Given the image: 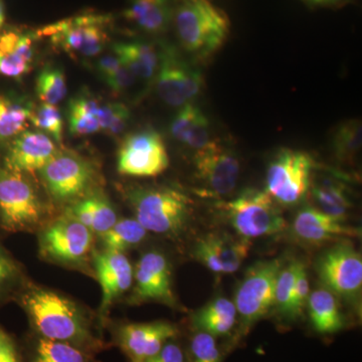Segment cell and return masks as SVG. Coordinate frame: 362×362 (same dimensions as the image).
Here are the masks:
<instances>
[{"instance_id":"obj_1","label":"cell","mask_w":362,"mask_h":362,"mask_svg":"<svg viewBox=\"0 0 362 362\" xmlns=\"http://www.w3.org/2000/svg\"><path fill=\"white\" fill-rule=\"evenodd\" d=\"M28 316L40 337L70 343L85 351H99L104 343L77 305L58 293L32 289L23 297Z\"/></svg>"},{"instance_id":"obj_2","label":"cell","mask_w":362,"mask_h":362,"mask_svg":"<svg viewBox=\"0 0 362 362\" xmlns=\"http://www.w3.org/2000/svg\"><path fill=\"white\" fill-rule=\"evenodd\" d=\"M173 25L181 47L199 61H206L228 42L232 23L211 0H175Z\"/></svg>"},{"instance_id":"obj_3","label":"cell","mask_w":362,"mask_h":362,"mask_svg":"<svg viewBox=\"0 0 362 362\" xmlns=\"http://www.w3.org/2000/svg\"><path fill=\"white\" fill-rule=\"evenodd\" d=\"M136 218L147 232L175 237L192 218V202L173 187H140L129 194Z\"/></svg>"},{"instance_id":"obj_4","label":"cell","mask_w":362,"mask_h":362,"mask_svg":"<svg viewBox=\"0 0 362 362\" xmlns=\"http://www.w3.org/2000/svg\"><path fill=\"white\" fill-rule=\"evenodd\" d=\"M218 209L245 239L269 237L286 228L282 211L266 190L247 188L232 201L220 202Z\"/></svg>"},{"instance_id":"obj_5","label":"cell","mask_w":362,"mask_h":362,"mask_svg":"<svg viewBox=\"0 0 362 362\" xmlns=\"http://www.w3.org/2000/svg\"><path fill=\"white\" fill-rule=\"evenodd\" d=\"M109 21L108 16L103 14H82L45 26L37 35L71 56L92 58L106 47Z\"/></svg>"},{"instance_id":"obj_6","label":"cell","mask_w":362,"mask_h":362,"mask_svg":"<svg viewBox=\"0 0 362 362\" xmlns=\"http://www.w3.org/2000/svg\"><path fill=\"white\" fill-rule=\"evenodd\" d=\"M314 168V160L307 152L280 150L267 169V194L277 204L294 206L308 194Z\"/></svg>"},{"instance_id":"obj_7","label":"cell","mask_w":362,"mask_h":362,"mask_svg":"<svg viewBox=\"0 0 362 362\" xmlns=\"http://www.w3.org/2000/svg\"><path fill=\"white\" fill-rule=\"evenodd\" d=\"M195 192L207 199H223L232 194L240 175V162L235 152L211 141L194 156Z\"/></svg>"},{"instance_id":"obj_8","label":"cell","mask_w":362,"mask_h":362,"mask_svg":"<svg viewBox=\"0 0 362 362\" xmlns=\"http://www.w3.org/2000/svg\"><path fill=\"white\" fill-rule=\"evenodd\" d=\"M282 267V262L279 259L259 262L249 269L240 283L233 304L244 330L265 317L273 308L276 281Z\"/></svg>"},{"instance_id":"obj_9","label":"cell","mask_w":362,"mask_h":362,"mask_svg":"<svg viewBox=\"0 0 362 362\" xmlns=\"http://www.w3.org/2000/svg\"><path fill=\"white\" fill-rule=\"evenodd\" d=\"M158 51L157 93L164 103L180 108L190 103L202 92L204 77L201 71L181 58L180 52L173 45L162 42Z\"/></svg>"},{"instance_id":"obj_10","label":"cell","mask_w":362,"mask_h":362,"mask_svg":"<svg viewBox=\"0 0 362 362\" xmlns=\"http://www.w3.org/2000/svg\"><path fill=\"white\" fill-rule=\"evenodd\" d=\"M42 202L21 173L0 170V221L11 232L37 225L42 216Z\"/></svg>"},{"instance_id":"obj_11","label":"cell","mask_w":362,"mask_h":362,"mask_svg":"<svg viewBox=\"0 0 362 362\" xmlns=\"http://www.w3.org/2000/svg\"><path fill=\"white\" fill-rule=\"evenodd\" d=\"M40 173L49 194L62 202L84 197L95 178L90 162L69 151L57 152Z\"/></svg>"},{"instance_id":"obj_12","label":"cell","mask_w":362,"mask_h":362,"mask_svg":"<svg viewBox=\"0 0 362 362\" xmlns=\"http://www.w3.org/2000/svg\"><path fill=\"white\" fill-rule=\"evenodd\" d=\"M168 165L165 143L156 131L144 129L132 133L123 140L119 148L117 168L121 175L156 177Z\"/></svg>"},{"instance_id":"obj_13","label":"cell","mask_w":362,"mask_h":362,"mask_svg":"<svg viewBox=\"0 0 362 362\" xmlns=\"http://www.w3.org/2000/svg\"><path fill=\"white\" fill-rule=\"evenodd\" d=\"M317 274L321 282L337 296H358L362 287L361 252L349 242L335 245L317 262Z\"/></svg>"},{"instance_id":"obj_14","label":"cell","mask_w":362,"mask_h":362,"mask_svg":"<svg viewBox=\"0 0 362 362\" xmlns=\"http://www.w3.org/2000/svg\"><path fill=\"white\" fill-rule=\"evenodd\" d=\"M40 245V251L47 258L66 265H76L89 255L93 233L68 214L45 228Z\"/></svg>"},{"instance_id":"obj_15","label":"cell","mask_w":362,"mask_h":362,"mask_svg":"<svg viewBox=\"0 0 362 362\" xmlns=\"http://www.w3.org/2000/svg\"><path fill=\"white\" fill-rule=\"evenodd\" d=\"M251 240L226 232L206 233L197 240L194 258L213 273L233 274L239 270L251 250Z\"/></svg>"},{"instance_id":"obj_16","label":"cell","mask_w":362,"mask_h":362,"mask_svg":"<svg viewBox=\"0 0 362 362\" xmlns=\"http://www.w3.org/2000/svg\"><path fill=\"white\" fill-rule=\"evenodd\" d=\"M135 286L131 301L134 304L146 302L176 306V299L171 285V270L168 259L159 252L143 255L134 272Z\"/></svg>"},{"instance_id":"obj_17","label":"cell","mask_w":362,"mask_h":362,"mask_svg":"<svg viewBox=\"0 0 362 362\" xmlns=\"http://www.w3.org/2000/svg\"><path fill=\"white\" fill-rule=\"evenodd\" d=\"M177 334V327L168 321L129 323L117 332V343L130 362H146Z\"/></svg>"},{"instance_id":"obj_18","label":"cell","mask_w":362,"mask_h":362,"mask_svg":"<svg viewBox=\"0 0 362 362\" xmlns=\"http://www.w3.org/2000/svg\"><path fill=\"white\" fill-rule=\"evenodd\" d=\"M295 235L309 245H321L339 239L361 237V230L345 223V221L323 213L314 206H306L296 214L293 223Z\"/></svg>"},{"instance_id":"obj_19","label":"cell","mask_w":362,"mask_h":362,"mask_svg":"<svg viewBox=\"0 0 362 362\" xmlns=\"http://www.w3.org/2000/svg\"><path fill=\"white\" fill-rule=\"evenodd\" d=\"M94 268L101 286V313L105 315L117 298L130 289L134 272L124 252L110 251L94 255Z\"/></svg>"},{"instance_id":"obj_20","label":"cell","mask_w":362,"mask_h":362,"mask_svg":"<svg viewBox=\"0 0 362 362\" xmlns=\"http://www.w3.org/2000/svg\"><path fill=\"white\" fill-rule=\"evenodd\" d=\"M58 152L54 140L42 131H23L14 137L6 166L14 173H33L44 168Z\"/></svg>"},{"instance_id":"obj_21","label":"cell","mask_w":362,"mask_h":362,"mask_svg":"<svg viewBox=\"0 0 362 362\" xmlns=\"http://www.w3.org/2000/svg\"><path fill=\"white\" fill-rule=\"evenodd\" d=\"M35 45L30 33L7 30L0 35V76L18 78L32 70Z\"/></svg>"},{"instance_id":"obj_22","label":"cell","mask_w":362,"mask_h":362,"mask_svg":"<svg viewBox=\"0 0 362 362\" xmlns=\"http://www.w3.org/2000/svg\"><path fill=\"white\" fill-rule=\"evenodd\" d=\"M173 6L175 0H130L124 16L141 32L159 35L173 25Z\"/></svg>"},{"instance_id":"obj_23","label":"cell","mask_w":362,"mask_h":362,"mask_svg":"<svg viewBox=\"0 0 362 362\" xmlns=\"http://www.w3.org/2000/svg\"><path fill=\"white\" fill-rule=\"evenodd\" d=\"M170 133L176 141L195 151L211 142L209 119L199 107L192 103L180 107L171 122Z\"/></svg>"},{"instance_id":"obj_24","label":"cell","mask_w":362,"mask_h":362,"mask_svg":"<svg viewBox=\"0 0 362 362\" xmlns=\"http://www.w3.org/2000/svg\"><path fill=\"white\" fill-rule=\"evenodd\" d=\"M113 52L136 80L148 83L156 77L159 51L156 45L141 40L117 42L113 45Z\"/></svg>"},{"instance_id":"obj_25","label":"cell","mask_w":362,"mask_h":362,"mask_svg":"<svg viewBox=\"0 0 362 362\" xmlns=\"http://www.w3.org/2000/svg\"><path fill=\"white\" fill-rule=\"evenodd\" d=\"M69 214L80 221L93 233L103 235L115 225L117 214L104 194L94 192L85 195L69 209Z\"/></svg>"},{"instance_id":"obj_26","label":"cell","mask_w":362,"mask_h":362,"mask_svg":"<svg viewBox=\"0 0 362 362\" xmlns=\"http://www.w3.org/2000/svg\"><path fill=\"white\" fill-rule=\"evenodd\" d=\"M312 325L321 334H333L343 327V316L337 295L326 288L309 295L307 306Z\"/></svg>"},{"instance_id":"obj_27","label":"cell","mask_w":362,"mask_h":362,"mask_svg":"<svg viewBox=\"0 0 362 362\" xmlns=\"http://www.w3.org/2000/svg\"><path fill=\"white\" fill-rule=\"evenodd\" d=\"M235 304L226 298L220 297L199 309L192 318L195 328L213 337L230 332L237 322Z\"/></svg>"},{"instance_id":"obj_28","label":"cell","mask_w":362,"mask_h":362,"mask_svg":"<svg viewBox=\"0 0 362 362\" xmlns=\"http://www.w3.org/2000/svg\"><path fill=\"white\" fill-rule=\"evenodd\" d=\"M311 190L320 211L338 220L345 221L352 204L342 181L335 177H323L311 185Z\"/></svg>"},{"instance_id":"obj_29","label":"cell","mask_w":362,"mask_h":362,"mask_svg":"<svg viewBox=\"0 0 362 362\" xmlns=\"http://www.w3.org/2000/svg\"><path fill=\"white\" fill-rule=\"evenodd\" d=\"M101 103L90 95L81 94L69 102V129L73 135L86 136L101 131Z\"/></svg>"},{"instance_id":"obj_30","label":"cell","mask_w":362,"mask_h":362,"mask_svg":"<svg viewBox=\"0 0 362 362\" xmlns=\"http://www.w3.org/2000/svg\"><path fill=\"white\" fill-rule=\"evenodd\" d=\"M362 126L358 119L343 121L334 129L332 150L337 160L351 165L361 149Z\"/></svg>"},{"instance_id":"obj_31","label":"cell","mask_w":362,"mask_h":362,"mask_svg":"<svg viewBox=\"0 0 362 362\" xmlns=\"http://www.w3.org/2000/svg\"><path fill=\"white\" fill-rule=\"evenodd\" d=\"M32 112V107L26 102L0 94V141L23 132Z\"/></svg>"},{"instance_id":"obj_32","label":"cell","mask_w":362,"mask_h":362,"mask_svg":"<svg viewBox=\"0 0 362 362\" xmlns=\"http://www.w3.org/2000/svg\"><path fill=\"white\" fill-rule=\"evenodd\" d=\"M90 354L70 343L40 337L30 362H97Z\"/></svg>"},{"instance_id":"obj_33","label":"cell","mask_w":362,"mask_h":362,"mask_svg":"<svg viewBox=\"0 0 362 362\" xmlns=\"http://www.w3.org/2000/svg\"><path fill=\"white\" fill-rule=\"evenodd\" d=\"M147 230L133 218L117 221L110 230L101 235L105 251L124 252L141 244Z\"/></svg>"},{"instance_id":"obj_34","label":"cell","mask_w":362,"mask_h":362,"mask_svg":"<svg viewBox=\"0 0 362 362\" xmlns=\"http://www.w3.org/2000/svg\"><path fill=\"white\" fill-rule=\"evenodd\" d=\"M35 86L40 101L54 106L61 103L68 93L65 73L59 66H47L42 69Z\"/></svg>"},{"instance_id":"obj_35","label":"cell","mask_w":362,"mask_h":362,"mask_svg":"<svg viewBox=\"0 0 362 362\" xmlns=\"http://www.w3.org/2000/svg\"><path fill=\"white\" fill-rule=\"evenodd\" d=\"M30 121L54 141L61 142L63 139V118L54 105L42 103L35 110L33 109Z\"/></svg>"},{"instance_id":"obj_36","label":"cell","mask_w":362,"mask_h":362,"mask_svg":"<svg viewBox=\"0 0 362 362\" xmlns=\"http://www.w3.org/2000/svg\"><path fill=\"white\" fill-rule=\"evenodd\" d=\"M300 263L301 262L293 261L287 267H282L276 281L274 307H276V309L284 316L289 315L293 290H294Z\"/></svg>"},{"instance_id":"obj_37","label":"cell","mask_w":362,"mask_h":362,"mask_svg":"<svg viewBox=\"0 0 362 362\" xmlns=\"http://www.w3.org/2000/svg\"><path fill=\"white\" fill-rule=\"evenodd\" d=\"M130 120V111L125 105L113 102L101 105L100 110V126L101 131L107 134H121L127 127Z\"/></svg>"},{"instance_id":"obj_38","label":"cell","mask_w":362,"mask_h":362,"mask_svg":"<svg viewBox=\"0 0 362 362\" xmlns=\"http://www.w3.org/2000/svg\"><path fill=\"white\" fill-rule=\"evenodd\" d=\"M188 362H221V352L213 335L199 331L190 342Z\"/></svg>"},{"instance_id":"obj_39","label":"cell","mask_w":362,"mask_h":362,"mask_svg":"<svg viewBox=\"0 0 362 362\" xmlns=\"http://www.w3.org/2000/svg\"><path fill=\"white\" fill-rule=\"evenodd\" d=\"M309 295H310V286H309L308 276H307L306 268L304 264L300 263L298 269L296 281H295L294 290L290 305L289 315L290 318H297L303 313L306 308L307 302H308Z\"/></svg>"},{"instance_id":"obj_40","label":"cell","mask_w":362,"mask_h":362,"mask_svg":"<svg viewBox=\"0 0 362 362\" xmlns=\"http://www.w3.org/2000/svg\"><path fill=\"white\" fill-rule=\"evenodd\" d=\"M136 78L131 74V71L126 68L122 63V66L118 69V71L106 81V84L113 92L122 93L126 90L130 89L134 85Z\"/></svg>"},{"instance_id":"obj_41","label":"cell","mask_w":362,"mask_h":362,"mask_svg":"<svg viewBox=\"0 0 362 362\" xmlns=\"http://www.w3.org/2000/svg\"><path fill=\"white\" fill-rule=\"evenodd\" d=\"M0 362H21L20 354L11 337L0 327Z\"/></svg>"},{"instance_id":"obj_42","label":"cell","mask_w":362,"mask_h":362,"mask_svg":"<svg viewBox=\"0 0 362 362\" xmlns=\"http://www.w3.org/2000/svg\"><path fill=\"white\" fill-rule=\"evenodd\" d=\"M146 362H185V354L177 344L168 341L158 354Z\"/></svg>"},{"instance_id":"obj_43","label":"cell","mask_w":362,"mask_h":362,"mask_svg":"<svg viewBox=\"0 0 362 362\" xmlns=\"http://www.w3.org/2000/svg\"><path fill=\"white\" fill-rule=\"evenodd\" d=\"M121 66H122V62L115 54H108V56L102 57L97 62L96 70L100 78L106 82L109 78H111L118 71Z\"/></svg>"},{"instance_id":"obj_44","label":"cell","mask_w":362,"mask_h":362,"mask_svg":"<svg viewBox=\"0 0 362 362\" xmlns=\"http://www.w3.org/2000/svg\"><path fill=\"white\" fill-rule=\"evenodd\" d=\"M16 275H18V268L16 264L0 247V289L11 282Z\"/></svg>"},{"instance_id":"obj_45","label":"cell","mask_w":362,"mask_h":362,"mask_svg":"<svg viewBox=\"0 0 362 362\" xmlns=\"http://www.w3.org/2000/svg\"><path fill=\"white\" fill-rule=\"evenodd\" d=\"M300 1L309 8L339 9L356 4V0H300Z\"/></svg>"},{"instance_id":"obj_46","label":"cell","mask_w":362,"mask_h":362,"mask_svg":"<svg viewBox=\"0 0 362 362\" xmlns=\"http://www.w3.org/2000/svg\"><path fill=\"white\" fill-rule=\"evenodd\" d=\"M4 21H6V13H4V4H2L1 0H0V28L4 26Z\"/></svg>"}]
</instances>
